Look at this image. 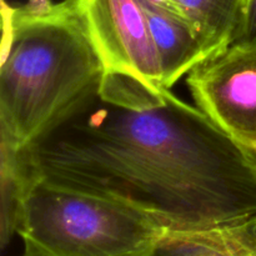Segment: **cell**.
Returning a JSON list of instances; mask_svg holds the SVG:
<instances>
[{"mask_svg":"<svg viewBox=\"0 0 256 256\" xmlns=\"http://www.w3.org/2000/svg\"><path fill=\"white\" fill-rule=\"evenodd\" d=\"M38 178L120 202L188 234L256 216V175L244 152L172 90L104 76L82 112L26 149Z\"/></svg>","mask_w":256,"mask_h":256,"instance_id":"1","label":"cell"},{"mask_svg":"<svg viewBox=\"0 0 256 256\" xmlns=\"http://www.w3.org/2000/svg\"><path fill=\"white\" fill-rule=\"evenodd\" d=\"M104 66L68 0L12 8L2 0L0 139L44 140L99 94Z\"/></svg>","mask_w":256,"mask_h":256,"instance_id":"2","label":"cell"},{"mask_svg":"<svg viewBox=\"0 0 256 256\" xmlns=\"http://www.w3.org/2000/svg\"><path fill=\"white\" fill-rule=\"evenodd\" d=\"M18 235L52 256H148L169 232L120 202L38 178Z\"/></svg>","mask_w":256,"mask_h":256,"instance_id":"3","label":"cell"},{"mask_svg":"<svg viewBox=\"0 0 256 256\" xmlns=\"http://www.w3.org/2000/svg\"><path fill=\"white\" fill-rule=\"evenodd\" d=\"M104 66L105 75L130 78L152 92L165 89L159 54L140 0H68Z\"/></svg>","mask_w":256,"mask_h":256,"instance_id":"4","label":"cell"},{"mask_svg":"<svg viewBox=\"0 0 256 256\" xmlns=\"http://www.w3.org/2000/svg\"><path fill=\"white\" fill-rule=\"evenodd\" d=\"M194 104L240 149H256V49L234 42L185 76Z\"/></svg>","mask_w":256,"mask_h":256,"instance_id":"5","label":"cell"},{"mask_svg":"<svg viewBox=\"0 0 256 256\" xmlns=\"http://www.w3.org/2000/svg\"><path fill=\"white\" fill-rule=\"evenodd\" d=\"M142 6L162 62L164 86L172 90L180 79L204 62L202 44L184 18L154 5Z\"/></svg>","mask_w":256,"mask_h":256,"instance_id":"6","label":"cell"},{"mask_svg":"<svg viewBox=\"0 0 256 256\" xmlns=\"http://www.w3.org/2000/svg\"><path fill=\"white\" fill-rule=\"evenodd\" d=\"M172 2L175 12L194 29L206 62L236 42L249 0H172Z\"/></svg>","mask_w":256,"mask_h":256,"instance_id":"7","label":"cell"},{"mask_svg":"<svg viewBox=\"0 0 256 256\" xmlns=\"http://www.w3.org/2000/svg\"><path fill=\"white\" fill-rule=\"evenodd\" d=\"M38 180L26 149L18 150L0 139V248L18 234L24 202Z\"/></svg>","mask_w":256,"mask_h":256,"instance_id":"8","label":"cell"},{"mask_svg":"<svg viewBox=\"0 0 256 256\" xmlns=\"http://www.w3.org/2000/svg\"><path fill=\"white\" fill-rule=\"evenodd\" d=\"M184 235L202 246V256H256V216L240 224Z\"/></svg>","mask_w":256,"mask_h":256,"instance_id":"9","label":"cell"},{"mask_svg":"<svg viewBox=\"0 0 256 256\" xmlns=\"http://www.w3.org/2000/svg\"><path fill=\"white\" fill-rule=\"evenodd\" d=\"M148 256H202V249L186 235L169 234L166 240Z\"/></svg>","mask_w":256,"mask_h":256,"instance_id":"10","label":"cell"},{"mask_svg":"<svg viewBox=\"0 0 256 256\" xmlns=\"http://www.w3.org/2000/svg\"><path fill=\"white\" fill-rule=\"evenodd\" d=\"M235 42L256 49V0H249L242 32Z\"/></svg>","mask_w":256,"mask_h":256,"instance_id":"11","label":"cell"},{"mask_svg":"<svg viewBox=\"0 0 256 256\" xmlns=\"http://www.w3.org/2000/svg\"><path fill=\"white\" fill-rule=\"evenodd\" d=\"M142 4H146V5H154V6H159L162 8V9H166L170 10V12H175L174 9V2L172 0H140ZM176 14V12H175Z\"/></svg>","mask_w":256,"mask_h":256,"instance_id":"12","label":"cell"},{"mask_svg":"<svg viewBox=\"0 0 256 256\" xmlns=\"http://www.w3.org/2000/svg\"><path fill=\"white\" fill-rule=\"evenodd\" d=\"M22 256H52V255L36 249V248L32 246V245L24 244V252H22Z\"/></svg>","mask_w":256,"mask_h":256,"instance_id":"13","label":"cell"},{"mask_svg":"<svg viewBox=\"0 0 256 256\" xmlns=\"http://www.w3.org/2000/svg\"><path fill=\"white\" fill-rule=\"evenodd\" d=\"M242 152H244V155L245 158H246L248 162H249L250 168H252V172H254L256 175V149H245L242 150Z\"/></svg>","mask_w":256,"mask_h":256,"instance_id":"14","label":"cell"}]
</instances>
